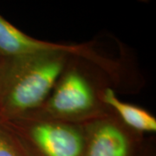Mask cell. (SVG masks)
<instances>
[{"label":"cell","instance_id":"obj_8","mask_svg":"<svg viewBox=\"0 0 156 156\" xmlns=\"http://www.w3.org/2000/svg\"><path fill=\"white\" fill-rule=\"evenodd\" d=\"M140 156H153V154H152V153H147V152H146V150H144L143 152H141V154H140Z\"/></svg>","mask_w":156,"mask_h":156},{"label":"cell","instance_id":"obj_4","mask_svg":"<svg viewBox=\"0 0 156 156\" xmlns=\"http://www.w3.org/2000/svg\"><path fill=\"white\" fill-rule=\"evenodd\" d=\"M62 51L73 57L83 59L110 77L118 76V64L101 56L89 44H62L31 37L23 33L0 15V57Z\"/></svg>","mask_w":156,"mask_h":156},{"label":"cell","instance_id":"obj_5","mask_svg":"<svg viewBox=\"0 0 156 156\" xmlns=\"http://www.w3.org/2000/svg\"><path fill=\"white\" fill-rule=\"evenodd\" d=\"M83 156H140L142 134L124 125L114 112L83 123Z\"/></svg>","mask_w":156,"mask_h":156},{"label":"cell","instance_id":"obj_6","mask_svg":"<svg viewBox=\"0 0 156 156\" xmlns=\"http://www.w3.org/2000/svg\"><path fill=\"white\" fill-rule=\"evenodd\" d=\"M101 100L128 128L142 134L156 131L155 117L140 107L120 100L110 87L101 90Z\"/></svg>","mask_w":156,"mask_h":156},{"label":"cell","instance_id":"obj_2","mask_svg":"<svg viewBox=\"0 0 156 156\" xmlns=\"http://www.w3.org/2000/svg\"><path fill=\"white\" fill-rule=\"evenodd\" d=\"M90 65L83 59L70 57L44 103L24 116L83 124L113 112L101 100L105 87L97 83Z\"/></svg>","mask_w":156,"mask_h":156},{"label":"cell","instance_id":"obj_7","mask_svg":"<svg viewBox=\"0 0 156 156\" xmlns=\"http://www.w3.org/2000/svg\"><path fill=\"white\" fill-rule=\"evenodd\" d=\"M0 156H34L23 140L0 119Z\"/></svg>","mask_w":156,"mask_h":156},{"label":"cell","instance_id":"obj_3","mask_svg":"<svg viewBox=\"0 0 156 156\" xmlns=\"http://www.w3.org/2000/svg\"><path fill=\"white\" fill-rule=\"evenodd\" d=\"M2 121L22 140L34 156L83 155L85 131L83 124L26 116Z\"/></svg>","mask_w":156,"mask_h":156},{"label":"cell","instance_id":"obj_1","mask_svg":"<svg viewBox=\"0 0 156 156\" xmlns=\"http://www.w3.org/2000/svg\"><path fill=\"white\" fill-rule=\"evenodd\" d=\"M70 57L62 51L0 57V119L24 116L38 109Z\"/></svg>","mask_w":156,"mask_h":156}]
</instances>
